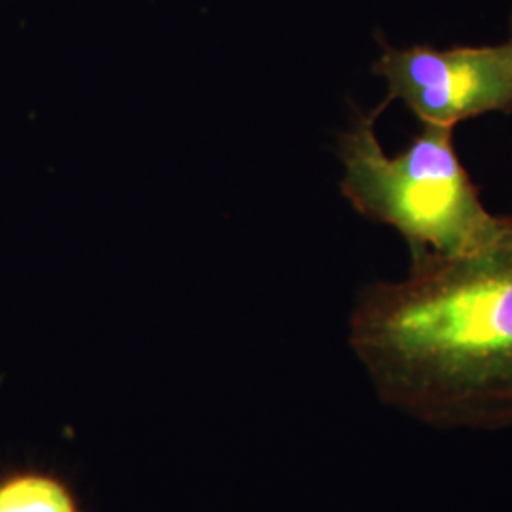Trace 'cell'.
Here are the masks:
<instances>
[{"mask_svg": "<svg viewBox=\"0 0 512 512\" xmlns=\"http://www.w3.org/2000/svg\"><path fill=\"white\" fill-rule=\"evenodd\" d=\"M349 346L389 408L435 429L512 427V217L471 253L359 294Z\"/></svg>", "mask_w": 512, "mask_h": 512, "instance_id": "6da1fadb", "label": "cell"}, {"mask_svg": "<svg viewBox=\"0 0 512 512\" xmlns=\"http://www.w3.org/2000/svg\"><path fill=\"white\" fill-rule=\"evenodd\" d=\"M382 109L361 112L340 135L342 194L353 209L393 226L412 262L465 255L492 241L503 217L480 200L454 147V129L421 126L410 147L387 156L376 135Z\"/></svg>", "mask_w": 512, "mask_h": 512, "instance_id": "7a4b0ae2", "label": "cell"}, {"mask_svg": "<svg viewBox=\"0 0 512 512\" xmlns=\"http://www.w3.org/2000/svg\"><path fill=\"white\" fill-rule=\"evenodd\" d=\"M374 73L387 101H403L421 126L456 128L490 112H512V37L494 46H385Z\"/></svg>", "mask_w": 512, "mask_h": 512, "instance_id": "3957f363", "label": "cell"}, {"mask_svg": "<svg viewBox=\"0 0 512 512\" xmlns=\"http://www.w3.org/2000/svg\"><path fill=\"white\" fill-rule=\"evenodd\" d=\"M0 512H80L71 488L46 473H18L0 480Z\"/></svg>", "mask_w": 512, "mask_h": 512, "instance_id": "277c9868", "label": "cell"}, {"mask_svg": "<svg viewBox=\"0 0 512 512\" xmlns=\"http://www.w3.org/2000/svg\"><path fill=\"white\" fill-rule=\"evenodd\" d=\"M511 37H512V16H511Z\"/></svg>", "mask_w": 512, "mask_h": 512, "instance_id": "5b68a950", "label": "cell"}]
</instances>
